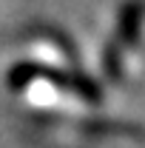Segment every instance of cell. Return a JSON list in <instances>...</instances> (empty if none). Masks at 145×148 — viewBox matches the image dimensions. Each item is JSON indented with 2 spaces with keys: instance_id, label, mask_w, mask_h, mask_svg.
Instances as JSON below:
<instances>
[{
  "instance_id": "6da1fadb",
  "label": "cell",
  "mask_w": 145,
  "mask_h": 148,
  "mask_svg": "<svg viewBox=\"0 0 145 148\" xmlns=\"http://www.w3.org/2000/svg\"><path fill=\"white\" fill-rule=\"evenodd\" d=\"M142 20H145V0H128L120 9V43L134 46V40L142 32Z\"/></svg>"
}]
</instances>
